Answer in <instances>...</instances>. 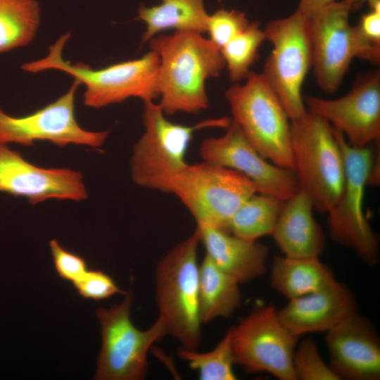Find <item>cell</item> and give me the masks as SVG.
Listing matches in <instances>:
<instances>
[{
    "label": "cell",
    "instance_id": "cell-1",
    "mask_svg": "<svg viewBox=\"0 0 380 380\" xmlns=\"http://www.w3.org/2000/svg\"><path fill=\"white\" fill-rule=\"evenodd\" d=\"M148 43L160 58L158 104L164 113H198L206 109L209 101L205 82L218 77L225 68L220 49L194 32L158 34Z\"/></svg>",
    "mask_w": 380,
    "mask_h": 380
},
{
    "label": "cell",
    "instance_id": "cell-2",
    "mask_svg": "<svg viewBox=\"0 0 380 380\" xmlns=\"http://www.w3.org/2000/svg\"><path fill=\"white\" fill-rule=\"evenodd\" d=\"M70 37V32L61 36L49 46L45 57L24 63L22 70L31 73L47 70L68 73L84 85V104L89 108H100L131 97L139 98L143 102L153 101L159 97L160 58L154 51L139 58L94 69L89 65L72 63L63 58V49Z\"/></svg>",
    "mask_w": 380,
    "mask_h": 380
},
{
    "label": "cell",
    "instance_id": "cell-3",
    "mask_svg": "<svg viewBox=\"0 0 380 380\" xmlns=\"http://www.w3.org/2000/svg\"><path fill=\"white\" fill-rule=\"evenodd\" d=\"M198 229L175 246L158 262L155 271L156 300L167 335L183 348L198 350L201 343L199 308Z\"/></svg>",
    "mask_w": 380,
    "mask_h": 380
},
{
    "label": "cell",
    "instance_id": "cell-4",
    "mask_svg": "<svg viewBox=\"0 0 380 380\" xmlns=\"http://www.w3.org/2000/svg\"><path fill=\"white\" fill-rule=\"evenodd\" d=\"M160 105L144 102V132L134 145L131 175L141 187L170 193L176 177L188 165L186 155L194 132L204 127L226 128L231 118H222L184 125L169 120Z\"/></svg>",
    "mask_w": 380,
    "mask_h": 380
},
{
    "label": "cell",
    "instance_id": "cell-5",
    "mask_svg": "<svg viewBox=\"0 0 380 380\" xmlns=\"http://www.w3.org/2000/svg\"><path fill=\"white\" fill-rule=\"evenodd\" d=\"M291 151L299 187L313 208L327 213L345 182L344 163L332 126L309 111L291 121Z\"/></svg>",
    "mask_w": 380,
    "mask_h": 380
},
{
    "label": "cell",
    "instance_id": "cell-6",
    "mask_svg": "<svg viewBox=\"0 0 380 380\" xmlns=\"http://www.w3.org/2000/svg\"><path fill=\"white\" fill-rule=\"evenodd\" d=\"M225 91L232 120L248 141L271 163L294 171L291 120L262 73L251 71Z\"/></svg>",
    "mask_w": 380,
    "mask_h": 380
},
{
    "label": "cell",
    "instance_id": "cell-7",
    "mask_svg": "<svg viewBox=\"0 0 380 380\" xmlns=\"http://www.w3.org/2000/svg\"><path fill=\"white\" fill-rule=\"evenodd\" d=\"M264 32L272 49L262 74L294 120L307 112L302 87L312 66L311 19L296 10L268 22Z\"/></svg>",
    "mask_w": 380,
    "mask_h": 380
},
{
    "label": "cell",
    "instance_id": "cell-8",
    "mask_svg": "<svg viewBox=\"0 0 380 380\" xmlns=\"http://www.w3.org/2000/svg\"><path fill=\"white\" fill-rule=\"evenodd\" d=\"M120 303L96 309L101 327V348L95 380H141L148 372L147 355L152 345L167 335L160 317L146 330L137 329L130 319L131 291Z\"/></svg>",
    "mask_w": 380,
    "mask_h": 380
},
{
    "label": "cell",
    "instance_id": "cell-9",
    "mask_svg": "<svg viewBox=\"0 0 380 380\" xmlns=\"http://www.w3.org/2000/svg\"><path fill=\"white\" fill-rule=\"evenodd\" d=\"M170 193L187 208L197 225L229 232L236 211L258 191L242 174L203 160L188 164L175 179Z\"/></svg>",
    "mask_w": 380,
    "mask_h": 380
},
{
    "label": "cell",
    "instance_id": "cell-10",
    "mask_svg": "<svg viewBox=\"0 0 380 380\" xmlns=\"http://www.w3.org/2000/svg\"><path fill=\"white\" fill-rule=\"evenodd\" d=\"M333 129L343 159L345 182L341 197L327 213L329 234L336 243L352 249L367 265H376L379 238L363 210L373 153L367 146H351L341 132Z\"/></svg>",
    "mask_w": 380,
    "mask_h": 380
},
{
    "label": "cell",
    "instance_id": "cell-11",
    "mask_svg": "<svg viewBox=\"0 0 380 380\" xmlns=\"http://www.w3.org/2000/svg\"><path fill=\"white\" fill-rule=\"evenodd\" d=\"M234 365L248 373H268L280 380H296L293 357L299 337L267 305L253 310L231 327Z\"/></svg>",
    "mask_w": 380,
    "mask_h": 380
},
{
    "label": "cell",
    "instance_id": "cell-12",
    "mask_svg": "<svg viewBox=\"0 0 380 380\" xmlns=\"http://www.w3.org/2000/svg\"><path fill=\"white\" fill-rule=\"evenodd\" d=\"M80 84L74 79L69 89L55 101L24 116H12L0 107V143L27 146L37 141H46L59 146L101 147L110 131L86 130L75 118V95Z\"/></svg>",
    "mask_w": 380,
    "mask_h": 380
},
{
    "label": "cell",
    "instance_id": "cell-13",
    "mask_svg": "<svg viewBox=\"0 0 380 380\" xmlns=\"http://www.w3.org/2000/svg\"><path fill=\"white\" fill-rule=\"evenodd\" d=\"M225 129L223 135L208 137L201 142L199 151L202 160L242 174L256 186L258 193L286 201L299 191L293 170L265 158L232 120Z\"/></svg>",
    "mask_w": 380,
    "mask_h": 380
},
{
    "label": "cell",
    "instance_id": "cell-14",
    "mask_svg": "<svg viewBox=\"0 0 380 380\" xmlns=\"http://www.w3.org/2000/svg\"><path fill=\"white\" fill-rule=\"evenodd\" d=\"M304 99L307 110L327 120L351 146L364 148L380 138V72L369 71L344 96Z\"/></svg>",
    "mask_w": 380,
    "mask_h": 380
},
{
    "label": "cell",
    "instance_id": "cell-15",
    "mask_svg": "<svg viewBox=\"0 0 380 380\" xmlns=\"http://www.w3.org/2000/svg\"><path fill=\"white\" fill-rule=\"evenodd\" d=\"M350 11L343 0L335 1L311 18L312 68L318 86L328 93L338 89L352 61L358 56Z\"/></svg>",
    "mask_w": 380,
    "mask_h": 380
},
{
    "label": "cell",
    "instance_id": "cell-16",
    "mask_svg": "<svg viewBox=\"0 0 380 380\" xmlns=\"http://www.w3.org/2000/svg\"><path fill=\"white\" fill-rule=\"evenodd\" d=\"M0 143V192L26 198L32 205L47 199L80 201L87 198L81 172L68 168H43Z\"/></svg>",
    "mask_w": 380,
    "mask_h": 380
},
{
    "label": "cell",
    "instance_id": "cell-17",
    "mask_svg": "<svg viewBox=\"0 0 380 380\" xmlns=\"http://www.w3.org/2000/svg\"><path fill=\"white\" fill-rule=\"evenodd\" d=\"M329 365L338 379L379 380L380 341L372 322L358 312L326 332Z\"/></svg>",
    "mask_w": 380,
    "mask_h": 380
},
{
    "label": "cell",
    "instance_id": "cell-18",
    "mask_svg": "<svg viewBox=\"0 0 380 380\" xmlns=\"http://www.w3.org/2000/svg\"><path fill=\"white\" fill-rule=\"evenodd\" d=\"M357 312L353 293L337 280L321 290L289 300L277 310L281 322L297 337L309 333H326Z\"/></svg>",
    "mask_w": 380,
    "mask_h": 380
},
{
    "label": "cell",
    "instance_id": "cell-19",
    "mask_svg": "<svg viewBox=\"0 0 380 380\" xmlns=\"http://www.w3.org/2000/svg\"><path fill=\"white\" fill-rule=\"evenodd\" d=\"M196 229L205 255L239 283L266 272L269 250L265 245L210 227L197 225Z\"/></svg>",
    "mask_w": 380,
    "mask_h": 380
},
{
    "label": "cell",
    "instance_id": "cell-20",
    "mask_svg": "<svg viewBox=\"0 0 380 380\" xmlns=\"http://www.w3.org/2000/svg\"><path fill=\"white\" fill-rule=\"evenodd\" d=\"M312 201L299 191L285 201L272 233L284 255L319 258L325 248V236L313 217Z\"/></svg>",
    "mask_w": 380,
    "mask_h": 380
},
{
    "label": "cell",
    "instance_id": "cell-21",
    "mask_svg": "<svg viewBox=\"0 0 380 380\" xmlns=\"http://www.w3.org/2000/svg\"><path fill=\"white\" fill-rule=\"evenodd\" d=\"M336 279L319 258L274 256L270 270L272 288L288 300L321 290Z\"/></svg>",
    "mask_w": 380,
    "mask_h": 380
},
{
    "label": "cell",
    "instance_id": "cell-22",
    "mask_svg": "<svg viewBox=\"0 0 380 380\" xmlns=\"http://www.w3.org/2000/svg\"><path fill=\"white\" fill-rule=\"evenodd\" d=\"M208 17L204 0H161L160 4L153 6L141 5L135 19L146 25L141 37L144 44L169 30L206 32Z\"/></svg>",
    "mask_w": 380,
    "mask_h": 380
},
{
    "label": "cell",
    "instance_id": "cell-23",
    "mask_svg": "<svg viewBox=\"0 0 380 380\" xmlns=\"http://www.w3.org/2000/svg\"><path fill=\"white\" fill-rule=\"evenodd\" d=\"M239 284L205 255L199 264V308L203 324L233 315L241 304Z\"/></svg>",
    "mask_w": 380,
    "mask_h": 380
},
{
    "label": "cell",
    "instance_id": "cell-24",
    "mask_svg": "<svg viewBox=\"0 0 380 380\" xmlns=\"http://www.w3.org/2000/svg\"><path fill=\"white\" fill-rule=\"evenodd\" d=\"M39 22L36 0H0V53L29 44Z\"/></svg>",
    "mask_w": 380,
    "mask_h": 380
},
{
    "label": "cell",
    "instance_id": "cell-25",
    "mask_svg": "<svg viewBox=\"0 0 380 380\" xmlns=\"http://www.w3.org/2000/svg\"><path fill=\"white\" fill-rule=\"evenodd\" d=\"M284 202L274 196L255 194L236 211L231 220L229 232L253 241L271 235Z\"/></svg>",
    "mask_w": 380,
    "mask_h": 380
},
{
    "label": "cell",
    "instance_id": "cell-26",
    "mask_svg": "<svg viewBox=\"0 0 380 380\" xmlns=\"http://www.w3.org/2000/svg\"><path fill=\"white\" fill-rule=\"evenodd\" d=\"M264 41V30L258 22H252L220 50L232 82L239 83L247 77Z\"/></svg>",
    "mask_w": 380,
    "mask_h": 380
},
{
    "label": "cell",
    "instance_id": "cell-27",
    "mask_svg": "<svg viewBox=\"0 0 380 380\" xmlns=\"http://www.w3.org/2000/svg\"><path fill=\"white\" fill-rule=\"evenodd\" d=\"M178 356L198 372L201 380H235L231 327L216 346L207 352L179 348Z\"/></svg>",
    "mask_w": 380,
    "mask_h": 380
},
{
    "label": "cell",
    "instance_id": "cell-28",
    "mask_svg": "<svg viewBox=\"0 0 380 380\" xmlns=\"http://www.w3.org/2000/svg\"><path fill=\"white\" fill-rule=\"evenodd\" d=\"M293 367L296 380H339L322 360L315 341L305 338L295 349Z\"/></svg>",
    "mask_w": 380,
    "mask_h": 380
},
{
    "label": "cell",
    "instance_id": "cell-29",
    "mask_svg": "<svg viewBox=\"0 0 380 380\" xmlns=\"http://www.w3.org/2000/svg\"><path fill=\"white\" fill-rule=\"evenodd\" d=\"M249 23L243 12L234 9H219L209 15L206 31L209 34L208 39L220 50L245 30Z\"/></svg>",
    "mask_w": 380,
    "mask_h": 380
},
{
    "label": "cell",
    "instance_id": "cell-30",
    "mask_svg": "<svg viewBox=\"0 0 380 380\" xmlns=\"http://www.w3.org/2000/svg\"><path fill=\"white\" fill-rule=\"evenodd\" d=\"M353 27L358 46L357 58L379 65L380 9H370Z\"/></svg>",
    "mask_w": 380,
    "mask_h": 380
},
{
    "label": "cell",
    "instance_id": "cell-31",
    "mask_svg": "<svg viewBox=\"0 0 380 380\" xmlns=\"http://www.w3.org/2000/svg\"><path fill=\"white\" fill-rule=\"evenodd\" d=\"M72 284L77 293L85 299L101 300L126 293L119 288L109 274L101 270H88Z\"/></svg>",
    "mask_w": 380,
    "mask_h": 380
},
{
    "label": "cell",
    "instance_id": "cell-32",
    "mask_svg": "<svg viewBox=\"0 0 380 380\" xmlns=\"http://www.w3.org/2000/svg\"><path fill=\"white\" fill-rule=\"evenodd\" d=\"M49 246L55 270L63 279L74 283L88 271L84 258L63 248L57 240H51Z\"/></svg>",
    "mask_w": 380,
    "mask_h": 380
},
{
    "label": "cell",
    "instance_id": "cell-33",
    "mask_svg": "<svg viewBox=\"0 0 380 380\" xmlns=\"http://www.w3.org/2000/svg\"><path fill=\"white\" fill-rule=\"evenodd\" d=\"M336 0H299L297 11L311 19L324 8Z\"/></svg>",
    "mask_w": 380,
    "mask_h": 380
},
{
    "label": "cell",
    "instance_id": "cell-34",
    "mask_svg": "<svg viewBox=\"0 0 380 380\" xmlns=\"http://www.w3.org/2000/svg\"><path fill=\"white\" fill-rule=\"evenodd\" d=\"M348 6L351 9V11L355 7L359 6L361 4L367 1V3L372 1V0H343Z\"/></svg>",
    "mask_w": 380,
    "mask_h": 380
}]
</instances>
